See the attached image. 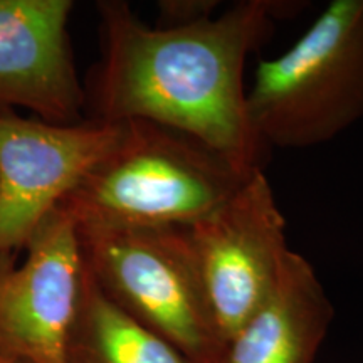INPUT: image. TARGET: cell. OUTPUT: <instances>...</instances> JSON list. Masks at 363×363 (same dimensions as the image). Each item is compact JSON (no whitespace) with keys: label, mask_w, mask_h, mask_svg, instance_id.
Segmentation results:
<instances>
[{"label":"cell","mask_w":363,"mask_h":363,"mask_svg":"<svg viewBox=\"0 0 363 363\" xmlns=\"http://www.w3.org/2000/svg\"><path fill=\"white\" fill-rule=\"evenodd\" d=\"M262 147L310 148L363 118V0H333L288 51L267 59L246 91Z\"/></svg>","instance_id":"3"},{"label":"cell","mask_w":363,"mask_h":363,"mask_svg":"<svg viewBox=\"0 0 363 363\" xmlns=\"http://www.w3.org/2000/svg\"><path fill=\"white\" fill-rule=\"evenodd\" d=\"M254 170L187 133L126 121L116 147L59 208L76 225L182 227L222 206Z\"/></svg>","instance_id":"2"},{"label":"cell","mask_w":363,"mask_h":363,"mask_svg":"<svg viewBox=\"0 0 363 363\" xmlns=\"http://www.w3.org/2000/svg\"><path fill=\"white\" fill-rule=\"evenodd\" d=\"M125 123H45L0 111V262L16 261L38 227L116 147Z\"/></svg>","instance_id":"6"},{"label":"cell","mask_w":363,"mask_h":363,"mask_svg":"<svg viewBox=\"0 0 363 363\" xmlns=\"http://www.w3.org/2000/svg\"><path fill=\"white\" fill-rule=\"evenodd\" d=\"M217 0H163L158 4L157 27H180L214 17Z\"/></svg>","instance_id":"11"},{"label":"cell","mask_w":363,"mask_h":363,"mask_svg":"<svg viewBox=\"0 0 363 363\" xmlns=\"http://www.w3.org/2000/svg\"><path fill=\"white\" fill-rule=\"evenodd\" d=\"M222 350L274 288L286 252V219L262 169L233 197L180 227Z\"/></svg>","instance_id":"5"},{"label":"cell","mask_w":363,"mask_h":363,"mask_svg":"<svg viewBox=\"0 0 363 363\" xmlns=\"http://www.w3.org/2000/svg\"><path fill=\"white\" fill-rule=\"evenodd\" d=\"M91 278L118 308L194 363H219L222 342L180 227L78 225Z\"/></svg>","instance_id":"4"},{"label":"cell","mask_w":363,"mask_h":363,"mask_svg":"<svg viewBox=\"0 0 363 363\" xmlns=\"http://www.w3.org/2000/svg\"><path fill=\"white\" fill-rule=\"evenodd\" d=\"M71 0H0V111L45 123L83 121L86 91L69 43Z\"/></svg>","instance_id":"8"},{"label":"cell","mask_w":363,"mask_h":363,"mask_svg":"<svg viewBox=\"0 0 363 363\" xmlns=\"http://www.w3.org/2000/svg\"><path fill=\"white\" fill-rule=\"evenodd\" d=\"M24 262H0V357L66 363L84 278L78 225L56 208L26 246Z\"/></svg>","instance_id":"7"},{"label":"cell","mask_w":363,"mask_h":363,"mask_svg":"<svg viewBox=\"0 0 363 363\" xmlns=\"http://www.w3.org/2000/svg\"><path fill=\"white\" fill-rule=\"evenodd\" d=\"M66 363H194L104 294L84 266Z\"/></svg>","instance_id":"10"},{"label":"cell","mask_w":363,"mask_h":363,"mask_svg":"<svg viewBox=\"0 0 363 363\" xmlns=\"http://www.w3.org/2000/svg\"><path fill=\"white\" fill-rule=\"evenodd\" d=\"M333 315L315 267L289 249L274 288L227 340L219 363H313Z\"/></svg>","instance_id":"9"},{"label":"cell","mask_w":363,"mask_h":363,"mask_svg":"<svg viewBox=\"0 0 363 363\" xmlns=\"http://www.w3.org/2000/svg\"><path fill=\"white\" fill-rule=\"evenodd\" d=\"M101 57L89 74L91 120L148 121L187 133L246 169H262L264 147L247 118L244 67L288 2L240 0L220 16L150 27L130 4H96Z\"/></svg>","instance_id":"1"},{"label":"cell","mask_w":363,"mask_h":363,"mask_svg":"<svg viewBox=\"0 0 363 363\" xmlns=\"http://www.w3.org/2000/svg\"><path fill=\"white\" fill-rule=\"evenodd\" d=\"M0 363H19V362L11 360V358H6V357H0Z\"/></svg>","instance_id":"12"}]
</instances>
